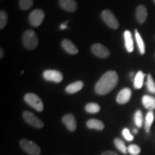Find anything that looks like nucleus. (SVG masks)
Masks as SVG:
<instances>
[{
  "label": "nucleus",
  "mask_w": 155,
  "mask_h": 155,
  "mask_svg": "<svg viewBox=\"0 0 155 155\" xmlns=\"http://www.w3.org/2000/svg\"><path fill=\"white\" fill-rule=\"evenodd\" d=\"M119 81V76L116 72L108 71L103 75L95 86L96 93L98 95H106L115 88Z\"/></svg>",
  "instance_id": "1"
},
{
  "label": "nucleus",
  "mask_w": 155,
  "mask_h": 155,
  "mask_svg": "<svg viewBox=\"0 0 155 155\" xmlns=\"http://www.w3.org/2000/svg\"><path fill=\"white\" fill-rule=\"evenodd\" d=\"M24 47L28 50H34L38 45V38L33 30H28L24 32L22 36Z\"/></svg>",
  "instance_id": "2"
},
{
  "label": "nucleus",
  "mask_w": 155,
  "mask_h": 155,
  "mask_svg": "<svg viewBox=\"0 0 155 155\" xmlns=\"http://www.w3.org/2000/svg\"><path fill=\"white\" fill-rule=\"evenodd\" d=\"M25 101L28 104L29 106H30L31 107H32L36 111L41 112L43 111L44 109V105L43 103H42V100L40 99V97L37 96L35 94H27L24 97Z\"/></svg>",
  "instance_id": "3"
},
{
  "label": "nucleus",
  "mask_w": 155,
  "mask_h": 155,
  "mask_svg": "<svg viewBox=\"0 0 155 155\" xmlns=\"http://www.w3.org/2000/svg\"><path fill=\"white\" fill-rule=\"evenodd\" d=\"M21 148L30 155H40L41 150L40 148L33 141L23 139L19 142Z\"/></svg>",
  "instance_id": "4"
},
{
  "label": "nucleus",
  "mask_w": 155,
  "mask_h": 155,
  "mask_svg": "<svg viewBox=\"0 0 155 155\" xmlns=\"http://www.w3.org/2000/svg\"><path fill=\"white\" fill-rule=\"evenodd\" d=\"M101 18L104 22L108 25L109 28L112 29H116L119 28V23L118 19H116L115 15H114V13L108 9H105L101 13Z\"/></svg>",
  "instance_id": "5"
},
{
  "label": "nucleus",
  "mask_w": 155,
  "mask_h": 155,
  "mask_svg": "<svg viewBox=\"0 0 155 155\" xmlns=\"http://www.w3.org/2000/svg\"><path fill=\"white\" fill-rule=\"evenodd\" d=\"M45 18L44 12L40 9H36L32 12L29 16V21L33 27H39L43 22Z\"/></svg>",
  "instance_id": "6"
},
{
  "label": "nucleus",
  "mask_w": 155,
  "mask_h": 155,
  "mask_svg": "<svg viewBox=\"0 0 155 155\" xmlns=\"http://www.w3.org/2000/svg\"><path fill=\"white\" fill-rule=\"evenodd\" d=\"M23 118H24L25 121L27 123L32 126L33 127L38 128V129H41V128L44 127L43 122L30 111H25L23 112Z\"/></svg>",
  "instance_id": "7"
},
{
  "label": "nucleus",
  "mask_w": 155,
  "mask_h": 155,
  "mask_svg": "<svg viewBox=\"0 0 155 155\" xmlns=\"http://www.w3.org/2000/svg\"><path fill=\"white\" fill-rule=\"evenodd\" d=\"M43 77L46 81H53L55 83H61L63 81V75L61 72L56 70H47L43 73Z\"/></svg>",
  "instance_id": "8"
},
{
  "label": "nucleus",
  "mask_w": 155,
  "mask_h": 155,
  "mask_svg": "<svg viewBox=\"0 0 155 155\" xmlns=\"http://www.w3.org/2000/svg\"><path fill=\"white\" fill-rule=\"evenodd\" d=\"M91 51L95 55L101 58H108L110 55V51L108 48L101 43L93 45L91 46Z\"/></svg>",
  "instance_id": "9"
},
{
  "label": "nucleus",
  "mask_w": 155,
  "mask_h": 155,
  "mask_svg": "<svg viewBox=\"0 0 155 155\" xmlns=\"http://www.w3.org/2000/svg\"><path fill=\"white\" fill-rule=\"evenodd\" d=\"M131 97V91L130 88H125L120 91L116 97V101L119 104H125L130 101Z\"/></svg>",
  "instance_id": "10"
},
{
  "label": "nucleus",
  "mask_w": 155,
  "mask_h": 155,
  "mask_svg": "<svg viewBox=\"0 0 155 155\" xmlns=\"http://www.w3.org/2000/svg\"><path fill=\"white\" fill-rule=\"evenodd\" d=\"M62 121L69 131H74L76 129V121L73 114H68L65 115L62 119Z\"/></svg>",
  "instance_id": "11"
},
{
  "label": "nucleus",
  "mask_w": 155,
  "mask_h": 155,
  "mask_svg": "<svg viewBox=\"0 0 155 155\" xmlns=\"http://www.w3.org/2000/svg\"><path fill=\"white\" fill-rule=\"evenodd\" d=\"M59 5L64 10L68 12H74L78 7L75 0H59Z\"/></svg>",
  "instance_id": "12"
},
{
  "label": "nucleus",
  "mask_w": 155,
  "mask_h": 155,
  "mask_svg": "<svg viewBox=\"0 0 155 155\" xmlns=\"http://www.w3.org/2000/svg\"><path fill=\"white\" fill-rule=\"evenodd\" d=\"M147 15H148V12H147L146 7L144 5L138 6L137 10H136V18L138 22L140 24H143L147 20Z\"/></svg>",
  "instance_id": "13"
},
{
  "label": "nucleus",
  "mask_w": 155,
  "mask_h": 155,
  "mask_svg": "<svg viewBox=\"0 0 155 155\" xmlns=\"http://www.w3.org/2000/svg\"><path fill=\"white\" fill-rule=\"evenodd\" d=\"M61 45L63 49L69 54L75 55V54H77L78 53V49L76 46H75L71 40L65 39V40H63V41H62Z\"/></svg>",
  "instance_id": "14"
},
{
  "label": "nucleus",
  "mask_w": 155,
  "mask_h": 155,
  "mask_svg": "<svg viewBox=\"0 0 155 155\" xmlns=\"http://www.w3.org/2000/svg\"><path fill=\"white\" fill-rule=\"evenodd\" d=\"M142 104L144 107L150 111H153L155 109V98L153 96L144 95L142 97Z\"/></svg>",
  "instance_id": "15"
},
{
  "label": "nucleus",
  "mask_w": 155,
  "mask_h": 155,
  "mask_svg": "<svg viewBox=\"0 0 155 155\" xmlns=\"http://www.w3.org/2000/svg\"><path fill=\"white\" fill-rule=\"evenodd\" d=\"M124 37L126 49L129 53H132L134 51V40L131 32L129 30H126Z\"/></svg>",
  "instance_id": "16"
},
{
  "label": "nucleus",
  "mask_w": 155,
  "mask_h": 155,
  "mask_svg": "<svg viewBox=\"0 0 155 155\" xmlns=\"http://www.w3.org/2000/svg\"><path fill=\"white\" fill-rule=\"evenodd\" d=\"M83 85H84L83 84V83L81 81L72 83H71V84H69L68 86L66 87V88H65V91L71 94H75V93L80 91L81 89L83 88Z\"/></svg>",
  "instance_id": "17"
},
{
  "label": "nucleus",
  "mask_w": 155,
  "mask_h": 155,
  "mask_svg": "<svg viewBox=\"0 0 155 155\" xmlns=\"http://www.w3.org/2000/svg\"><path fill=\"white\" fill-rule=\"evenodd\" d=\"M87 127L91 129H96L98 131H101L104 129V124L100 120L91 119L88 120L86 123Z\"/></svg>",
  "instance_id": "18"
},
{
  "label": "nucleus",
  "mask_w": 155,
  "mask_h": 155,
  "mask_svg": "<svg viewBox=\"0 0 155 155\" xmlns=\"http://www.w3.org/2000/svg\"><path fill=\"white\" fill-rule=\"evenodd\" d=\"M145 75L141 71H139L137 75H135L134 79V87L136 89H140L142 88L143 84H144Z\"/></svg>",
  "instance_id": "19"
},
{
  "label": "nucleus",
  "mask_w": 155,
  "mask_h": 155,
  "mask_svg": "<svg viewBox=\"0 0 155 155\" xmlns=\"http://www.w3.org/2000/svg\"><path fill=\"white\" fill-rule=\"evenodd\" d=\"M154 120V114L153 111H150L147 113L146 118H145V121H144V129L146 132L149 133L150 132L151 127H152L153 122Z\"/></svg>",
  "instance_id": "20"
},
{
  "label": "nucleus",
  "mask_w": 155,
  "mask_h": 155,
  "mask_svg": "<svg viewBox=\"0 0 155 155\" xmlns=\"http://www.w3.org/2000/svg\"><path fill=\"white\" fill-rule=\"evenodd\" d=\"M135 38L136 41H137V45H138L139 53H140L141 55H144L145 53V50H145L144 42V40H143L142 38H141V35L139 34V32L137 30H135Z\"/></svg>",
  "instance_id": "21"
},
{
  "label": "nucleus",
  "mask_w": 155,
  "mask_h": 155,
  "mask_svg": "<svg viewBox=\"0 0 155 155\" xmlns=\"http://www.w3.org/2000/svg\"><path fill=\"white\" fill-rule=\"evenodd\" d=\"M114 144H115L116 149L119 150L121 153H123V154H127L128 148H127L125 144L124 143V141H122L121 139H120L119 138H116L114 139Z\"/></svg>",
  "instance_id": "22"
},
{
  "label": "nucleus",
  "mask_w": 155,
  "mask_h": 155,
  "mask_svg": "<svg viewBox=\"0 0 155 155\" xmlns=\"http://www.w3.org/2000/svg\"><path fill=\"white\" fill-rule=\"evenodd\" d=\"M86 111L90 114H96L100 111L101 107L98 104L96 103H89L85 107Z\"/></svg>",
  "instance_id": "23"
},
{
  "label": "nucleus",
  "mask_w": 155,
  "mask_h": 155,
  "mask_svg": "<svg viewBox=\"0 0 155 155\" xmlns=\"http://www.w3.org/2000/svg\"><path fill=\"white\" fill-rule=\"evenodd\" d=\"M146 85L149 91L152 93V94H155V82L151 74L147 75V80Z\"/></svg>",
  "instance_id": "24"
},
{
  "label": "nucleus",
  "mask_w": 155,
  "mask_h": 155,
  "mask_svg": "<svg viewBox=\"0 0 155 155\" xmlns=\"http://www.w3.org/2000/svg\"><path fill=\"white\" fill-rule=\"evenodd\" d=\"M134 122L137 127L141 128L143 124V114L141 110H137L134 114Z\"/></svg>",
  "instance_id": "25"
},
{
  "label": "nucleus",
  "mask_w": 155,
  "mask_h": 155,
  "mask_svg": "<svg viewBox=\"0 0 155 155\" xmlns=\"http://www.w3.org/2000/svg\"><path fill=\"white\" fill-rule=\"evenodd\" d=\"M19 5L22 10H28L33 5V0H19Z\"/></svg>",
  "instance_id": "26"
},
{
  "label": "nucleus",
  "mask_w": 155,
  "mask_h": 155,
  "mask_svg": "<svg viewBox=\"0 0 155 155\" xmlns=\"http://www.w3.org/2000/svg\"><path fill=\"white\" fill-rule=\"evenodd\" d=\"M7 19H8V17H7V13L5 11L2 10L0 12V29L1 30L5 28L7 23Z\"/></svg>",
  "instance_id": "27"
},
{
  "label": "nucleus",
  "mask_w": 155,
  "mask_h": 155,
  "mask_svg": "<svg viewBox=\"0 0 155 155\" xmlns=\"http://www.w3.org/2000/svg\"><path fill=\"white\" fill-rule=\"evenodd\" d=\"M128 152L131 155H139L141 152V149L137 145L131 144L128 147Z\"/></svg>",
  "instance_id": "28"
},
{
  "label": "nucleus",
  "mask_w": 155,
  "mask_h": 155,
  "mask_svg": "<svg viewBox=\"0 0 155 155\" xmlns=\"http://www.w3.org/2000/svg\"><path fill=\"white\" fill-rule=\"evenodd\" d=\"M122 135L124 137L126 140L127 141H132L134 139V137L131 135L130 131H129L127 128H125V129H123V131H122Z\"/></svg>",
  "instance_id": "29"
},
{
  "label": "nucleus",
  "mask_w": 155,
  "mask_h": 155,
  "mask_svg": "<svg viewBox=\"0 0 155 155\" xmlns=\"http://www.w3.org/2000/svg\"><path fill=\"white\" fill-rule=\"evenodd\" d=\"M101 155H119L116 154V152H113V151H106V152H104Z\"/></svg>",
  "instance_id": "30"
},
{
  "label": "nucleus",
  "mask_w": 155,
  "mask_h": 155,
  "mask_svg": "<svg viewBox=\"0 0 155 155\" xmlns=\"http://www.w3.org/2000/svg\"><path fill=\"white\" fill-rule=\"evenodd\" d=\"M67 28V23H65V24H62L61 26H60V29L61 30H65V29Z\"/></svg>",
  "instance_id": "31"
},
{
  "label": "nucleus",
  "mask_w": 155,
  "mask_h": 155,
  "mask_svg": "<svg viewBox=\"0 0 155 155\" xmlns=\"http://www.w3.org/2000/svg\"><path fill=\"white\" fill-rule=\"evenodd\" d=\"M3 56H4V52H3V49L2 48H0V58H3Z\"/></svg>",
  "instance_id": "32"
},
{
  "label": "nucleus",
  "mask_w": 155,
  "mask_h": 155,
  "mask_svg": "<svg viewBox=\"0 0 155 155\" xmlns=\"http://www.w3.org/2000/svg\"><path fill=\"white\" fill-rule=\"evenodd\" d=\"M133 132L136 134H138V130H137V129H134Z\"/></svg>",
  "instance_id": "33"
},
{
  "label": "nucleus",
  "mask_w": 155,
  "mask_h": 155,
  "mask_svg": "<svg viewBox=\"0 0 155 155\" xmlns=\"http://www.w3.org/2000/svg\"><path fill=\"white\" fill-rule=\"evenodd\" d=\"M154 2H155V0H154Z\"/></svg>",
  "instance_id": "34"
}]
</instances>
